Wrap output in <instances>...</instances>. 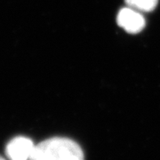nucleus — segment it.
<instances>
[{"label":"nucleus","mask_w":160,"mask_h":160,"mask_svg":"<svg viewBox=\"0 0 160 160\" xmlns=\"http://www.w3.org/2000/svg\"><path fill=\"white\" fill-rule=\"evenodd\" d=\"M29 160H85L79 145L69 138L53 137L35 145Z\"/></svg>","instance_id":"1"},{"label":"nucleus","mask_w":160,"mask_h":160,"mask_svg":"<svg viewBox=\"0 0 160 160\" xmlns=\"http://www.w3.org/2000/svg\"><path fill=\"white\" fill-rule=\"evenodd\" d=\"M35 145L27 137L19 136L13 138L6 145V154L10 160H29Z\"/></svg>","instance_id":"2"},{"label":"nucleus","mask_w":160,"mask_h":160,"mask_svg":"<svg viewBox=\"0 0 160 160\" xmlns=\"http://www.w3.org/2000/svg\"><path fill=\"white\" fill-rule=\"evenodd\" d=\"M118 23L128 33L136 34L145 27V19L139 11L128 6L119 11L118 14Z\"/></svg>","instance_id":"3"},{"label":"nucleus","mask_w":160,"mask_h":160,"mask_svg":"<svg viewBox=\"0 0 160 160\" xmlns=\"http://www.w3.org/2000/svg\"><path fill=\"white\" fill-rule=\"evenodd\" d=\"M158 2V0H126V5L129 7L142 12H151L154 10Z\"/></svg>","instance_id":"4"},{"label":"nucleus","mask_w":160,"mask_h":160,"mask_svg":"<svg viewBox=\"0 0 160 160\" xmlns=\"http://www.w3.org/2000/svg\"><path fill=\"white\" fill-rule=\"evenodd\" d=\"M0 160H6L4 158H2V157H0Z\"/></svg>","instance_id":"5"}]
</instances>
